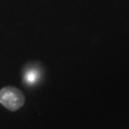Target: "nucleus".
Instances as JSON below:
<instances>
[{
	"label": "nucleus",
	"instance_id": "f257e3e1",
	"mask_svg": "<svg viewBox=\"0 0 129 129\" xmlns=\"http://www.w3.org/2000/svg\"><path fill=\"white\" fill-rule=\"evenodd\" d=\"M0 103L10 111H16L25 103V96L18 88L7 86L0 89Z\"/></svg>",
	"mask_w": 129,
	"mask_h": 129
},
{
	"label": "nucleus",
	"instance_id": "f03ea898",
	"mask_svg": "<svg viewBox=\"0 0 129 129\" xmlns=\"http://www.w3.org/2000/svg\"><path fill=\"white\" fill-rule=\"evenodd\" d=\"M37 76H38V74L37 73L36 70H30V71H28V73L26 74V80L29 83L32 84V83L36 82Z\"/></svg>",
	"mask_w": 129,
	"mask_h": 129
}]
</instances>
